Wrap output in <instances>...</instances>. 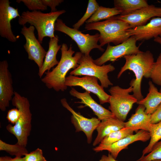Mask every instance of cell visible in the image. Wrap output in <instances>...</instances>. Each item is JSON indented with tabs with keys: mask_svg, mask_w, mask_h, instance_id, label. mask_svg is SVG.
Instances as JSON below:
<instances>
[{
	"mask_svg": "<svg viewBox=\"0 0 161 161\" xmlns=\"http://www.w3.org/2000/svg\"><path fill=\"white\" fill-rule=\"evenodd\" d=\"M61 56L57 66L51 71L45 73V75L41 79V81L49 89H52L56 92H64L67 88L65 84L66 75L71 69H75L79 65L78 62L82 54L72 50V45L69 48L65 43H63L60 49Z\"/></svg>",
	"mask_w": 161,
	"mask_h": 161,
	"instance_id": "6da1fadb",
	"label": "cell"
},
{
	"mask_svg": "<svg viewBox=\"0 0 161 161\" xmlns=\"http://www.w3.org/2000/svg\"><path fill=\"white\" fill-rule=\"evenodd\" d=\"M125 60L117 76L119 78L127 70L132 71L135 78L131 81L130 86L133 87V95L137 99V102L143 99V96L141 91V83L144 77L150 78L151 71L154 63L153 54L149 51H140L136 54L125 55L123 57Z\"/></svg>",
	"mask_w": 161,
	"mask_h": 161,
	"instance_id": "7a4b0ae2",
	"label": "cell"
},
{
	"mask_svg": "<svg viewBox=\"0 0 161 161\" xmlns=\"http://www.w3.org/2000/svg\"><path fill=\"white\" fill-rule=\"evenodd\" d=\"M85 29L87 30H95L100 32L99 41L101 47L111 43L118 45L130 37L127 31L131 29L129 25L114 16L102 21L86 23Z\"/></svg>",
	"mask_w": 161,
	"mask_h": 161,
	"instance_id": "3957f363",
	"label": "cell"
},
{
	"mask_svg": "<svg viewBox=\"0 0 161 161\" xmlns=\"http://www.w3.org/2000/svg\"><path fill=\"white\" fill-rule=\"evenodd\" d=\"M66 12L63 10L47 13L40 11H24L18 17V22L23 26L27 23L33 26L37 32L38 40L42 44L45 37H55V22L58 18Z\"/></svg>",
	"mask_w": 161,
	"mask_h": 161,
	"instance_id": "277c9868",
	"label": "cell"
},
{
	"mask_svg": "<svg viewBox=\"0 0 161 161\" xmlns=\"http://www.w3.org/2000/svg\"><path fill=\"white\" fill-rule=\"evenodd\" d=\"M11 101L13 105L19 110L20 116L14 125L8 124L6 128L8 132L16 137L17 143L26 147L32 127V114L30 102L27 97L22 96L15 91Z\"/></svg>",
	"mask_w": 161,
	"mask_h": 161,
	"instance_id": "5b68a950",
	"label": "cell"
},
{
	"mask_svg": "<svg viewBox=\"0 0 161 161\" xmlns=\"http://www.w3.org/2000/svg\"><path fill=\"white\" fill-rule=\"evenodd\" d=\"M133 87L123 88L118 86H112L109 90L110 97L109 108L114 117L124 122L133 104L137 99L130 93L133 92Z\"/></svg>",
	"mask_w": 161,
	"mask_h": 161,
	"instance_id": "8992f818",
	"label": "cell"
},
{
	"mask_svg": "<svg viewBox=\"0 0 161 161\" xmlns=\"http://www.w3.org/2000/svg\"><path fill=\"white\" fill-rule=\"evenodd\" d=\"M79 65L71 71L70 75L74 76L88 75L95 77L100 81L103 88H107L113 85L109 79L108 73L114 71L115 67L111 64L98 66L94 62V60L89 55L82 54L78 62Z\"/></svg>",
	"mask_w": 161,
	"mask_h": 161,
	"instance_id": "52a82bcc",
	"label": "cell"
},
{
	"mask_svg": "<svg viewBox=\"0 0 161 161\" xmlns=\"http://www.w3.org/2000/svg\"><path fill=\"white\" fill-rule=\"evenodd\" d=\"M55 30L64 33L68 35L76 43L83 54L89 55L90 51L96 48L101 52L104 49L98 44L100 38V34L96 33L94 35L85 34L75 28L67 26L62 20L58 18L55 25Z\"/></svg>",
	"mask_w": 161,
	"mask_h": 161,
	"instance_id": "ba28073f",
	"label": "cell"
},
{
	"mask_svg": "<svg viewBox=\"0 0 161 161\" xmlns=\"http://www.w3.org/2000/svg\"><path fill=\"white\" fill-rule=\"evenodd\" d=\"M137 41L133 36L122 43L115 46L108 44L104 53L99 58L94 60V63L102 66L108 61L114 62L125 55L136 54L140 51L136 45Z\"/></svg>",
	"mask_w": 161,
	"mask_h": 161,
	"instance_id": "9c48e42d",
	"label": "cell"
},
{
	"mask_svg": "<svg viewBox=\"0 0 161 161\" xmlns=\"http://www.w3.org/2000/svg\"><path fill=\"white\" fill-rule=\"evenodd\" d=\"M98 78L86 75L82 77L70 75L66 77L65 84L67 86H79L86 91L92 92L98 97L101 104L109 103L110 95L106 93L103 88L99 84Z\"/></svg>",
	"mask_w": 161,
	"mask_h": 161,
	"instance_id": "30bf717a",
	"label": "cell"
},
{
	"mask_svg": "<svg viewBox=\"0 0 161 161\" xmlns=\"http://www.w3.org/2000/svg\"><path fill=\"white\" fill-rule=\"evenodd\" d=\"M35 28L32 26L27 27L24 25L21 28V33L26 40L24 47L27 53L28 59L33 61L39 69L42 67L47 52L35 36Z\"/></svg>",
	"mask_w": 161,
	"mask_h": 161,
	"instance_id": "8fae6325",
	"label": "cell"
},
{
	"mask_svg": "<svg viewBox=\"0 0 161 161\" xmlns=\"http://www.w3.org/2000/svg\"><path fill=\"white\" fill-rule=\"evenodd\" d=\"M10 3L9 0H0V35L10 42H15L17 38L12 31L11 21L20 16L18 9L10 6Z\"/></svg>",
	"mask_w": 161,
	"mask_h": 161,
	"instance_id": "7c38bea8",
	"label": "cell"
},
{
	"mask_svg": "<svg viewBox=\"0 0 161 161\" xmlns=\"http://www.w3.org/2000/svg\"><path fill=\"white\" fill-rule=\"evenodd\" d=\"M62 106L70 112L72 115L71 121L74 125L76 132L83 131L85 134L88 143H90L92 139L93 133L100 122L98 118H86L80 113L75 111L69 105L65 98L61 100Z\"/></svg>",
	"mask_w": 161,
	"mask_h": 161,
	"instance_id": "4fadbf2b",
	"label": "cell"
},
{
	"mask_svg": "<svg viewBox=\"0 0 161 161\" xmlns=\"http://www.w3.org/2000/svg\"><path fill=\"white\" fill-rule=\"evenodd\" d=\"M156 16L161 17V7L149 5L129 14L114 17L126 22L129 25L131 29H133L145 25L148 20Z\"/></svg>",
	"mask_w": 161,
	"mask_h": 161,
	"instance_id": "5bb4252c",
	"label": "cell"
},
{
	"mask_svg": "<svg viewBox=\"0 0 161 161\" xmlns=\"http://www.w3.org/2000/svg\"><path fill=\"white\" fill-rule=\"evenodd\" d=\"M8 66L7 60L0 61V109L2 112L9 107L15 93L12 75Z\"/></svg>",
	"mask_w": 161,
	"mask_h": 161,
	"instance_id": "9a60e30c",
	"label": "cell"
},
{
	"mask_svg": "<svg viewBox=\"0 0 161 161\" xmlns=\"http://www.w3.org/2000/svg\"><path fill=\"white\" fill-rule=\"evenodd\" d=\"M149 133L143 130H138L135 134L124 137L108 146H100L98 145L93 148L96 152L103 150L108 151L113 157L116 159L120 152L126 149L130 144L137 141L145 142L150 139Z\"/></svg>",
	"mask_w": 161,
	"mask_h": 161,
	"instance_id": "2e32d148",
	"label": "cell"
},
{
	"mask_svg": "<svg viewBox=\"0 0 161 161\" xmlns=\"http://www.w3.org/2000/svg\"><path fill=\"white\" fill-rule=\"evenodd\" d=\"M127 31L129 36H133L137 41L156 38L161 35V18H153L147 24L129 29Z\"/></svg>",
	"mask_w": 161,
	"mask_h": 161,
	"instance_id": "e0dca14e",
	"label": "cell"
},
{
	"mask_svg": "<svg viewBox=\"0 0 161 161\" xmlns=\"http://www.w3.org/2000/svg\"><path fill=\"white\" fill-rule=\"evenodd\" d=\"M90 93L87 91L83 93L80 92L74 88H72L69 91L71 95L81 100L80 101L76 103L83 104L85 105L84 106L89 107L100 120L114 117L110 111L97 103L92 97Z\"/></svg>",
	"mask_w": 161,
	"mask_h": 161,
	"instance_id": "ac0fdd59",
	"label": "cell"
},
{
	"mask_svg": "<svg viewBox=\"0 0 161 161\" xmlns=\"http://www.w3.org/2000/svg\"><path fill=\"white\" fill-rule=\"evenodd\" d=\"M145 108L142 105H139L135 113L133 114L128 121L124 123V128L130 129L137 132L143 130L149 132L151 124V114H147Z\"/></svg>",
	"mask_w": 161,
	"mask_h": 161,
	"instance_id": "d6986e66",
	"label": "cell"
},
{
	"mask_svg": "<svg viewBox=\"0 0 161 161\" xmlns=\"http://www.w3.org/2000/svg\"><path fill=\"white\" fill-rule=\"evenodd\" d=\"M124 123L115 117L101 120L96 129L97 134L93 145L99 144L108 135L124 128Z\"/></svg>",
	"mask_w": 161,
	"mask_h": 161,
	"instance_id": "ffe728a7",
	"label": "cell"
},
{
	"mask_svg": "<svg viewBox=\"0 0 161 161\" xmlns=\"http://www.w3.org/2000/svg\"><path fill=\"white\" fill-rule=\"evenodd\" d=\"M59 37L55 35L54 38H50L49 42V48L45 57L42 67L39 69L38 75L41 78L45 73L50 71L54 66L57 65L59 62L57 59L56 56L61 45L58 44Z\"/></svg>",
	"mask_w": 161,
	"mask_h": 161,
	"instance_id": "44dd1931",
	"label": "cell"
},
{
	"mask_svg": "<svg viewBox=\"0 0 161 161\" xmlns=\"http://www.w3.org/2000/svg\"><path fill=\"white\" fill-rule=\"evenodd\" d=\"M148 85L149 92L146 96L137 103L145 107L146 114H151L161 104V92L158 91L151 81H149Z\"/></svg>",
	"mask_w": 161,
	"mask_h": 161,
	"instance_id": "7402d4cb",
	"label": "cell"
},
{
	"mask_svg": "<svg viewBox=\"0 0 161 161\" xmlns=\"http://www.w3.org/2000/svg\"><path fill=\"white\" fill-rule=\"evenodd\" d=\"M114 7L121 12L120 15L129 14L149 5L145 0H114Z\"/></svg>",
	"mask_w": 161,
	"mask_h": 161,
	"instance_id": "603a6c76",
	"label": "cell"
},
{
	"mask_svg": "<svg viewBox=\"0 0 161 161\" xmlns=\"http://www.w3.org/2000/svg\"><path fill=\"white\" fill-rule=\"evenodd\" d=\"M121 14V12L114 7H106L101 6L86 22V23H89L99 22L100 21L107 19Z\"/></svg>",
	"mask_w": 161,
	"mask_h": 161,
	"instance_id": "cb8c5ba5",
	"label": "cell"
},
{
	"mask_svg": "<svg viewBox=\"0 0 161 161\" xmlns=\"http://www.w3.org/2000/svg\"><path fill=\"white\" fill-rule=\"evenodd\" d=\"M134 131L131 129L123 128L106 136L98 145L100 146L109 145L124 137L133 134Z\"/></svg>",
	"mask_w": 161,
	"mask_h": 161,
	"instance_id": "d4e9b609",
	"label": "cell"
},
{
	"mask_svg": "<svg viewBox=\"0 0 161 161\" xmlns=\"http://www.w3.org/2000/svg\"><path fill=\"white\" fill-rule=\"evenodd\" d=\"M149 132L151 137L150 141L143 150L142 156L149 153L154 145L161 140V121L155 124H151Z\"/></svg>",
	"mask_w": 161,
	"mask_h": 161,
	"instance_id": "484cf974",
	"label": "cell"
},
{
	"mask_svg": "<svg viewBox=\"0 0 161 161\" xmlns=\"http://www.w3.org/2000/svg\"><path fill=\"white\" fill-rule=\"evenodd\" d=\"M0 151H4L15 157H22L28 153L26 147L16 143L15 144L7 143L0 140Z\"/></svg>",
	"mask_w": 161,
	"mask_h": 161,
	"instance_id": "4316f807",
	"label": "cell"
},
{
	"mask_svg": "<svg viewBox=\"0 0 161 161\" xmlns=\"http://www.w3.org/2000/svg\"><path fill=\"white\" fill-rule=\"evenodd\" d=\"M100 6L95 0H89L86 12L83 17L73 25L74 28L78 30L85 22L95 13Z\"/></svg>",
	"mask_w": 161,
	"mask_h": 161,
	"instance_id": "83f0119b",
	"label": "cell"
},
{
	"mask_svg": "<svg viewBox=\"0 0 161 161\" xmlns=\"http://www.w3.org/2000/svg\"><path fill=\"white\" fill-rule=\"evenodd\" d=\"M150 78L154 83L161 86V53L154 62Z\"/></svg>",
	"mask_w": 161,
	"mask_h": 161,
	"instance_id": "f1b7e54d",
	"label": "cell"
},
{
	"mask_svg": "<svg viewBox=\"0 0 161 161\" xmlns=\"http://www.w3.org/2000/svg\"><path fill=\"white\" fill-rule=\"evenodd\" d=\"M156 159H161V140L154 145L147 155L141 156L137 161H150Z\"/></svg>",
	"mask_w": 161,
	"mask_h": 161,
	"instance_id": "f546056e",
	"label": "cell"
},
{
	"mask_svg": "<svg viewBox=\"0 0 161 161\" xmlns=\"http://www.w3.org/2000/svg\"><path fill=\"white\" fill-rule=\"evenodd\" d=\"M18 3L23 2L28 9L32 11H44L47 10V7L42 3L41 0H17Z\"/></svg>",
	"mask_w": 161,
	"mask_h": 161,
	"instance_id": "4dcf8cb0",
	"label": "cell"
},
{
	"mask_svg": "<svg viewBox=\"0 0 161 161\" xmlns=\"http://www.w3.org/2000/svg\"><path fill=\"white\" fill-rule=\"evenodd\" d=\"M24 158L25 161H47L43 155L42 150L39 148L27 153Z\"/></svg>",
	"mask_w": 161,
	"mask_h": 161,
	"instance_id": "1f68e13d",
	"label": "cell"
},
{
	"mask_svg": "<svg viewBox=\"0 0 161 161\" xmlns=\"http://www.w3.org/2000/svg\"><path fill=\"white\" fill-rule=\"evenodd\" d=\"M20 116V112L17 108L9 110L7 112L6 118L8 122L15 124L18 121Z\"/></svg>",
	"mask_w": 161,
	"mask_h": 161,
	"instance_id": "d6a6232c",
	"label": "cell"
},
{
	"mask_svg": "<svg viewBox=\"0 0 161 161\" xmlns=\"http://www.w3.org/2000/svg\"><path fill=\"white\" fill-rule=\"evenodd\" d=\"M43 4L47 7H49L51 9V12L57 11L56 7L64 1L63 0H41Z\"/></svg>",
	"mask_w": 161,
	"mask_h": 161,
	"instance_id": "836d02e7",
	"label": "cell"
},
{
	"mask_svg": "<svg viewBox=\"0 0 161 161\" xmlns=\"http://www.w3.org/2000/svg\"><path fill=\"white\" fill-rule=\"evenodd\" d=\"M161 121V104L155 111L151 115V123L155 124Z\"/></svg>",
	"mask_w": 161,
	"mask_h": 161,
	"instance_id": "e575fe53",
	"label": "cell"
},
{
	"mask_svg": "<svg viewBox=\"0 0 161 161\" xmlns=\"http://www.w3.org/2000/svg\"><path fill=\"white\" fill-rule=\"evenodd\" d=\"M0 161H25L24 157H15L14 158L7 156L1 157H0Z\"/></svg>",
	"mask_w": 161,
	"mask_h": 161,
	"instance_id": "d590c367",
	"label": "cell"
},
{
	"mask_svg": "<svg viewBox=\"0 0 161 161\" xmlns=\"http://www.w3.org/2000/svg\"><path fill=\"white\" fill-rule=\"evenodd\" d=\"M109 153L108 156L103 155L100 160L99 161H117Z\"/></svg>",
	"mask_w": 161,
	"mask_h": 161,
	"instance_id": "8d00e7d4",
	"label": "cell"
},
{
	"mask_svg": "<svg viewBox=\"0 0 161 161\" xmlns=\"http://www.w3.org/2000/svg\"><path fill=\"white\" fill-rule=\"evenodd\" d=\"M154 41L161 45V37L159 36L154 38Z\"/></svg>",
	"mask_w": 161,
	"mask_h": 161,
	"instance_id": "74e56055",
	"label": "cell"
},
{
	"mask_svg": "<svg viewBox=\"0 0 161 161\" xmlns=\"http://www.w3.org/2000/svg\"><path fill=\"white\" fill-rule=\"evenodd\" d=\"M150 161H161V159H156L151 160Z\"/></svg>",
	"mask_w": 161,
	"mask_h": 161,
	"instance_id": "f35d334b",
	"label": "cell"
},
{
	"mask_svg": "<svg viewBox=\"0 0 161 161\" xmlns=\"http://www.w3.org/2000/svg\"><path fill=\"white\" fill-rule=\"evenodd\" d=\"M160 92H161V87L160 88V91H159Z\"/></svg>",
	"mask_w": 161,
	"mask_h": 161,
	"instance_id": "ab89813d",
	"label": "cell"
},
{
	"mask_svg": "<svg viewBox=\"0 0 161 161\" xmlns=\"http://www.w3.org/2000/svg\"><path fill=\"white\" fill-rule=\"evenodd\" d=\"M160 36L161 37V35Z\"/></svg>",
	"mask_w": 161,
	"mask_h": 161,
	"instance_id": "60d3db41",
	"label": "cell"
}]
</instances>
